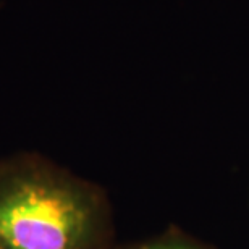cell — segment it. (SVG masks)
I'll return each mask as SVG.
<instances>
[{"label":"cell","mask_w":249,"mask_h":249,"mask_svg":"<svg viewBox=\"0 0 249 249\" xmlns=\"http://www.w3.org/2000/svg\"><path fill=\"white\" fill-rule=\"evenodd\" d=\"M106 197L41 154L0 159V248L113 249Z\"/></svg>","instance_id":"obj_1"},{"label":"cell","mask_w":249,"mask_h":249,"mask_svg":"<svg viewBox=\"0 0 249 249\" xmlns=\"http://www.w3.org/2000/svg\"><path fill=\"white\" fill-rule=\"evenodd\" d=\"M124 249H197V248L188 246V245H185V243H180V241L154 240V241L139 243V245H134V246H128Z\"/></svg>","instance_id":"obj_2"},{"label":"cell","mask_w":249,"mask_h":249,"mask_svg":"<svg viewBox=\"0 0 249 249\" xmlns=\"http://www.w3.org/2000/svg\"><path fill=\"white\" fill-rule=\"evenodd\" d=\"M0 249H3V248H0Z\"/></svg>","instance_id":"obj_3"}]
</instances>
